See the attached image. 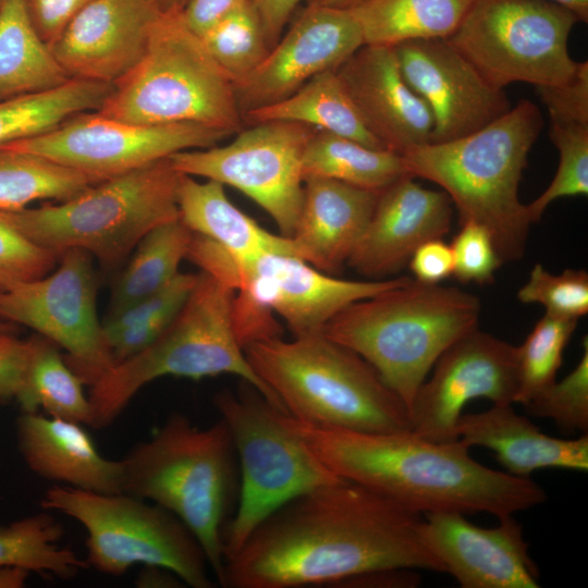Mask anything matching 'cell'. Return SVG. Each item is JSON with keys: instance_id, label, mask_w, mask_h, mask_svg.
Returning <instances> with one entry per match:
<instances>
[{"instance_id": "cell-1", "label": "cell", "mask_w": 588, "mask_h": 588, "mask_svg": "<svg viewBox=\"0 0 588 588\" xmlns=\"http://www.w3.org/2000/svg\"><path fill=\"white\" fill-rule=\"evenodd\" d=\"M420 518L383 495L342 479L275 510L223 563L226 588L338 586L384 568L444 573L419 532Z\"/></svg>"}, {"instance_id": "cell-2", "label": "cell", "mask_w": 588, "mask_h": 588, "mask_svg": "<svg viewBox=\"0 0 588 588\" xmlns=\"http://www.w3.org/2000/svg\"><path fill=\"white\" fill-rule=\"evenodd\" d=\"M280 416L336 476L416 514L487 512L499 518L547 499L529 477L478 463L461 439L436 442L412 430L360 432L309 425L286 413Z\"/></svg>"}, {"instance_id": "cell-3", "label": "cell", "mask_w": 588, "mask_h": 588, "mask_svg": "<svg viewBox=\"0 0 588 588\" xmlns=\"http://www.w3.org/2000/svg\"><path fill=\"white\" fill-rule=\"evenodd\" d=\"M542 126L538 106L522 99L474 133L415 145L401 155L411 175L443 189L461 224L473 221L486 228L501 261H515L524 255L532 223L518 185Z\"/></svg>"}, {"instance_id": "cell-4", "label": "cell", "mask_w": 588, "mask_h": 588, "mask_svg": "<svg viewBox=\"0 0 588 588\" xmlns=\"http://www.w3.org/2000/svg\"><path fill=\"white\" fill-rule=\"evenodd\" d=\"M124 493L148 500L181 519L199 541L209 566L221 575L222 534L240 495V466L226 424L195 426L174 413L122 460Z\"/></svg>"}, {"instance_id": "cell-5", "label": "cell", "mask_w": 588, "mask_h": 588, "mask_svg": "<svg viewBox=\"0 0 588 588\" xmlns=\"http://www.w3.org/2000/svg\"><path fill=\"white\" fill-rule=\"evenodd\" d=\"M244 353L285 412L301 421L360 432L411 430L406 405L377 370L323 333L264 339Z\"/></svg>"}, {"instance_id": "cell-6", "label": "cell", "mask_w": 588, "mask_h": 588, "mask_svg": "<svg viewBox=\"0 0 588 588\" xmlns=\"http://www.w3.org/2000/svg\"><path fill=\"white\" fill-rule=\"evenodd\" d=\"M480 301L458 287L409 279L340 311L322 333L367 360L403 401L414 396L440 355L478 328Z\"/></svg>"}, {"instance_id": "cell-7", "label": "cell", "mask_w": 588, "mask_h": 588, "mask_svg": "<svg viewBox=\"0 0 588 588\" xmlns=\"http://www.w3.org/2000/svg\"><path fill=\"white\" fill-rule=\"evenodd\" d=\"M235 294L228 282L200 270L189 295L163 332L140 353L112 366L90 387L88 426L108 427L144 385L166 376L199 380L234 375L285 412L245 356L235 326Z\"/></svg>"}, {"instance_id": "cell-8", "label": "cell", "mask_w": 588, "mask_h": 588, "mask_svg": "<svg viewBox=\"0 0 588 588\" xmlns=\"http://www.w3.org/2000/svg\"><path fill=\"white\" fill-rule=\"evenodd\" d=\"M96 111L133 124L194 123L229 134L244 123L234 81L186 25L182 10L160 14L144 56Z\"/></svg>"}, {"instance_id": "cell-9", "label": "cell", "mask_w": 588, "mask_h": 588, "mask_svg": "<svg viewBox=\"0 0 588 588\" xmlns=\"http://www.w3.org/2000/svg\"><path fill=\"white\" fill-rule=\"evenodd\" d=\"M181 177L164 158L98 182L58 205L0 210V219L46 249L61 255L79 248L105 266H115L150 230L180 217Z\"/></svg>"}, {"instance_id": "cell-10", "label": "cell", "mask_w": 588, "mask_h": 588, "mask_svg": "<svg viewBox=\"0 0 588 588\" xmlns=\"http://www.w3.org/2000/svg\"><path fill=\"white\" fill-rule=\"evenodd\" d=\"M213 403L231 432L241 478L237 505L222 534L225 561L283 504L342 478L309 451L283 424L282 411L250 383L241 380L235 392H218Z\"/></svg>"}, {"instance_id": "cell-11", "label": "cell", "mask_w": 588, "mask_h": 588, "mask_svg": "<svg viewBox=\"0 0 588 588\" xmlns=\"http://www.w3.org/2000/svg\"><path fill=\"white\" fill-rule=\"evenodd\" d=\"M41 507L62 513L86 530V562L107 575L121 576L132 566L163 567L193 588L217 585L197 538L166 509L127 493H98L56 485Z\"/></svg>"}, {"instance_id": "cell-12", "label": "cell", "mask_w": 588, "mask_h": 588, "mask_svg": "<svg viewBox=\"0 0 588 588\" xmlns=\"http://www.w3.org/2000/svg\"><path fill=\"white\" fill-rule=\"evenodd\" d=\"M577 22L550 0H473L446 40L493 87L553 86L568 82L578 68L568 52Z\"/></svg>"}, {"instance_id": "cell-13", "label": "cell", "mask_w": 588, "mask_h": 588, "mask_svg": "<svg viewBox=\"0 0 588 588\" xmlns=\"http://www.w3.org/2000/svg\"><path fill=\"white\" fill-rule=\"evenodd\" d=\"M316 128L269 121L240 130L228 145L168 158L176 171L232 186L261 207L281 235L292 237L304 197L303 154Z\"/></svg>"}, {"instance_id": "cell-14", "label": "cell", "mask_w": 588, "mask_h": 588, "mask_svg": "<svg viewBox=\"0 0 588 588\" xmlns=\"http://www.w3.org/2000/svg\"><path fill=\"white\" fill-rule=\"evenodd\" d=\"M59 260L52 274L0 289V319L66 350V364L91 387L114 365L97 316L98 278L86 250L66 249Z\"/></svg>"}, {"instance_id": "cell-15", "label": "cell", "mask_w": 588, "mask_h": 588, "mask_svg": "<svg viewBox=\"0 0 588 588\" xmlns=\"http://www.w3.org/2000/svg\"><path fill=\"white\" fill-rule=\"evenodd\" d=\"M228 135L194 123L143 125L84 111L0 149L42 156L101 182L179 151L216 146Z\"/></svg>"}, {"instance_id": "cell-16", "label": "cell", "mask_w": 588, "mask_h": 588, "mask_svg": "<svg viewBox=\"0 0 588 588\" xmlns=\"http://www.w3.org/2000/svg\"><path fill=\"white\" fill-rule=\"evenodd\" d=\"M417 390L409 407L411 430L436 442L457 440L464 406L485 397L514 404L518 389V348L478 328L450 345Z\"/></svg>"}, {"instance_id": "cell-17", "label": "cell", "mask_w": 588, "mask_h": 588, "mask_svg": "<svg viewBox=\"0 0 588 588\" xmlns=\"http://www.w3.org/2000/svg\"><path fill=\"white\" fill-rule=\"evenodd\" d=\"M232 265L236 294L281 317L293 338L322 333L340 311L360 299L399 286L411 277L345 280L299 257L267 253L243 266Z\"/></svg>"}, {"instance_id": "cell-18", "label": "cell", "mask_w": 588, "mask_h": 588, "mask_svg": "<svg viewBox=\"0 0 588 588\" xmlns=\"http://www.w3.org/2000/svg\"><path fill=\"white\" fill-rule=\"evenodd\" d=\"M393 47L403 77L431 113L429 143L466 136L512 108L504 89L487 83L446 39H415Z\"/></svg>"}, {"instance_id": "cell-19", "label": "cell", "mask_w": 588, "mask_h": 588, "mask_svg": "<svg viewBox=\"0 0 588 588\" xmlns=\"http://www.w3.org/2000/svg\"><path fill=\"white\" fill-rule=\"evenodd\" d=\"M363 45L350 10L307 4L258 66L235 84L242 115L289 97L317 74L336 70Z\"/></svg>"}, {"instance_id": "cell-20", "label": "cell", "mask_w": 588, "mask_h": 588, "mask_svg": "<svg viewBox=\"0 0 588 588\" xmlns=\"http://www.w3.org/2000/svg\"><path fill=\"white\" fill-rule=\"evenodd\" d=\"M483 528L457 511L426 513L419 532L427 549L462 588H538L522 525L506 515Z\"/></svg>"}, {"instance_id": "cell-21", "label": "cell", "mask_w": 588, "mask_h": 588, "mask_svg": "<svg viewBox=\"0 0 588 588\" xmlns=\"http://www.w3.org/2000/svg\"><path fill=\"white\" fill-rule=\"evenodd\" d=\"M156 0H91L49 46L71 78L113 84L144 56Z\"/></svg>"}, {"instance_id": "cell-22", "label": "cell", "mask_w": 588, "mask_h": 588, "mask_svg": "<svg viewBox=\"0 0 588 588\" xmlns=\"http://www.w3.org/2000/svg\"><path fill=\"white\" fill-rule=\"evenodd\" d=\"M404 176L380 191L369 222L347 264L373 280L397 273L422 243L451 229L452 201L443 191Z\"/></svg>"}, {"instance_id": "cell-23", "label": "cell", "mask_w": 588, "mask_h": 588, "mask_svg": "<svg viewBox=\"0 0 588 588\" xmlns=\"http://www.w3.org/2000/svg\"><path fill=\"white\" fill-rule=\"evenodd\" d=\"M369 131L391 151L429 143L433 122L402 75L393 46L363 45L336 70Z\"/></svg>"}, {"instance_id": "cell-24", "label": "cell", "mask_w": 588, "mask_h": 588, "mask_svg": "<svg viewBox=\"0 0 588 588\" xmlns=\"http://www.w3.org/2000/svg\"><path fill=\"white\" fill-rule=\"evenodd\" d=\"M16 438L25 464L41 478L98 493L124 492L122 461L102 456L82 424L23 412Z\"/></svg>"}, {"instance_id": "cell-25", "label": "cell", "mask_w": 588, "mask_h": 588, "mask_svg": "<svg viewBox=\"0 0 588 588\" xmlns=\"http://www.w3.org/2000/svg\"><path fill=\"white\" fill-rule=\"evenodd\" d=\"M380 191L320 176L304 179V197L292 241L298 257L336 274L364 233Z\"/></svg>"}, {"instance_id": "cell-26", "label": "cell", "mask_w": 588, "mask_h": 588, "mask_svg": "<svg viewBox=\"0 0 588 588\" xmlns=\"http://www.w3.org/2000/svg\"><path fill=\"white\" fill-rule=\"evenodd\" d=\"M457 438L468 446L494 452L507 474L529 477L542 468L588 469V436L560 439L543 433L530 419L517 414L512 404L462 414L456 424Z\"/></svg>"}, {"instance_id": "cell-27", "label": "cell", "mask_w": 588, "mask_h": 588, "mask_svg": "<svg viewBox=\"0 0 588 588\" xmlns=\"http://www.w3.org/2000/svg\"><path fill=\"white\" fill-rule=\"evenodd\" d=\"M177 207L182 222L224 249L234 266L246 265L267 253L298 257L292 238L259 225L231 203L224 185L217 181L199 182L182 174Z\"/></svg>"}, {"instance_id": "cell-28", "label": "cell", "mask_w": 588, "mask_h": 588, "mask_svg": "<svg viewBox=\"0 0 588 588\" xmlns=\"http://www.w3.org/2000/svg\"><path fill=\"white\" fill-rule=\"evenodd\" d=\"M242 118L248 125L269 121L296 122L371 148L387 149L367 127L335 70L317 74L289 97L246 111Z\"/></svg>"}, {"instance_id": "cell-29", "label": "cell", "mask_w": 588, "mask_h": 588, "mask_svg": "<svg viewBox=\"0 0 588 588\" xmlns=\"http://www.w3.org/2000/svg\"><path fill=\"white\" fill-rule=\"evenodd\" d=\"M70 79L35 29L24 0H2L0 101L54 89Z\"/></svg>"}, {"instance_id": "cell-30", "label": "cell", "mask_w": 588, "mask_h": 588, "mask_svg": "<svg viewBox=\"0 0 588 588\" xmlns=\"http://www.w3.org/2000/svg\"><path fill=\"white\" fill-rule=\"evenodd\" d=\"M473 0H364L350 9L364 45L396 46L415 39L449 38Z\"/></svg>"}, {"instance_id": "cell-31", "label": "cell", "mask_w": 588, "mask_h": 588, "mask_svg": "<svg viewBox=\"0 0 588 588\" xmlns=\"http://www.w3.org/2000/svg\"><path fill=\"white\" fill-rule=\"evenodd\" d=\"M303 175L304 179L320 176L382 191L411 173L397 152L371 148L351 138L316 130L304 149Z\"/></svg>"}, {"instance_id": "cell-32", "label": "cell", "mask_w": 588, "mask_h": 588, "mask_svg": "<svg viewBox=\"0 0 588 588\" xmlns=\"http://www.w3.org/2000/svg\"><path fill=\"white\" fill-rule=\"evenodd\" d=\"M194 233L180 217L150 230L117 280L106 318H111L137 301L159 291L180 271Z\"/></svg>"}, {"instance_id": "cell-33", "label": "cell", "mask_w": 588, "mask_h": 588, "mask_svg": "<svg viewBox=\"0 0 588 588\" xmlns=\"http://www.w3.org/2000/svg\"><path fill=\"white\" fill-rule=\"evenodd\" d=\"M112 84L75 79L0 101V147L47 132L69 117L100 108Z\"/></svg>"}, {"instance_id": "cell-34", "label": "cell", "mask_w": 588, "mask_h": 588, "mask_svg": "<svg viewBox=\"0 0 588 588\" xmlns=\"http://www.w3.org/2000/svg\"><path fill=\"white\" fill-rule=\"evenodd\" d=\"M98 183L32 152L0 149V210L19 211L41 199L65 201Z\"/></svg>"}, {"instance_id": "cell-35", "label": "cell", "mask_w": 588, "mask_h": 588, "mask_svg": "<svg viewBox=\"0 0 588 588\" xmlns=\"http://www.w3.org/2000/svg\"><path fill=\"white\" fill-rule=\"evenodd\" d=\"M62 525L48 513L35 514L0 527V568L15 567L69 579L88 566L74 551L63 548Z\"/></svg>"}, {"instance_id": "cell-36", "label": "cell", "mask_w": 588, "mask_h": 588, "mask_svg": "<svg viewBox=\"0 0 588 588\" xmlns=\"http://www.w3.org/2000/svg\"><path fill=\"white\" fill-rule=\"evenodd\" d=\"M35 347L27 382L16 400L25 413L39 408L49 416L89 425L91 408L83 381L61 356L58 345L34 336Z\"/></svg>"}, {"instance_id": "cell-37", "label": "cell", "mask_w": 588, "mask_h": 588, "mask_svg": "<svg viewBox=\"0 0 588 588\" xmlns=\"http://www.w3.org/2000/svg\"><path fill=\"white\" fill-rule=\"evenodd\" d=\"M200 39L234 84L253 72L270 50L252 0L225 14Z\"/></svg>"}, {"instance_id": "cell-38", "label": "cell", "mask_w": 588, "mask_h": 588, "mask_svg": "<svg viewBox=\"0 0 588 588\" xmlns=\"http://www.w3.org/2000/svg\"><path fill=\"white\" fill-rule=\"evenodd\" d=\"M577 326V319L549 314L537 321L518 348V389L515 403L526 405L555 381L564 350Z\"/></svg>"}, {"instance_id": "cell-39", "label": "cell", "mask_w": 588, "mask_h": 588, "mask_svg": "<svg viewBox=\"0 0 588 588\" xmlns=\"http://www.w3.org/2000/svg\"><path fill=\"white\" fill-rule=\"evenodd\" d=\"M549 137L559 151V166L546 191L526 205L532 223L555 199L588 194V124L550 120Z\"/></svg>"}, {"instance_id": "cell-40", "label": "cell", "mask_w": 588, "mask_h": 588, "mask_svg": "<svg viewBox=\"0 0 588 588\" xmlns=\"http://www.w3.org/2000/svg\"><path fill=\"white\" fill-rule=\"evenodd\" d=\"M576 367L561 381H554L526 405L534 416L552 419L567 433L588 430V340Z\"/></svg>"}, {"instance_id": "cell-41", "label": "cell", "mask_w": 588, "mask_h": 588, "mask_svg": "<svg viewBox=\"0 0 588 588\" xmlns=\"http://www.w3.org/2000/svg\"><path fill=\"white\" fill-rule=\"evenodd\" d=\"M517 297L524 304L542 305L551 316L578 320L588 313V273L584 269H565L553 274L537 264Z\"/></svg>"}, {"instance_id": "cell-42", "label": "cell", "mask_w": 588, "mask_h": 588, "mask_svg": "<svg viewBox=\"0 0 588 588\" xmlns=\"http://www.w3.org/2000/svg\"><path fill=\"white\" fill-rule=\"evenodd\" d=\"M60 254L27 240L0 219V289L47 275Z\"/></svg>"}, {"instance_id": "cell-43", "label": "cell", "mask_w": 588, "mask_h": 588, "mask_svg": "<svg viewBox=\"0 0 588 588\" xmlns=\"http://www.w3.org/2000/svg\"><path fill=\"white\" fill-rule=\"evenodd\" d=\"M450 247L453 275L463 283H490L503 264L488 230L473 221L461 224Z\"/></svg>"}, {"instance_id": "cell-44", "label": "cell", "mask_w": 588, "mask_h": 588, "mask_svg": "<svg viewBox=\"0 0 588 588\" xmlns=\"http://www.w3.org/2000/svg\"><path fill=\"white\" fill-rule=\"evenodd\" d=\"M197 280V273L179 272L159 291L130 305L102 322L103 331H114L162 316L175 315Z\"/></svg>"}, {"instance_id": "cell-45", "label": "cell", "mask_w": 588, "mask_h": 588, "mask_svg": "<svg viewBox=\"0 0 588 588\" xmlns=\"http://www.w3.org/2000/svg\"><path fill=\"white\" fill-rule=\"evenodd\" d=\"M550 120L588 124V62H579L566 83L536 87Z\"/></svg>"}, {"instance_id": "cell-46", "label": "cell", "mask_w": 588, "mask_h": 588, "mask_svg": "<svg viewBox=\"0 0 588 588\" xmlns=\"http://www.w3.org/2000/svg\"><path fill=\"white\" fill-rule=\"evenodd\" d=\"M35 347V338L21 340L0 332V405L17 400L25 389Z\"/></svg>"}, {"instance_id": "cell-47", "label": "cell", "mask_w": 588, "mask_h": 588, "mask_svg": "<svg viewBox=\"0 0 588 588\" xmlns=\"http://www.w3.org/2000/svg\"><path fill=\"white\" fill-rule=\"evenodd\" d=\"M91 0H24L29 19L48 47Z\"/></svg>"}, {"instance_id": "cell-48", "label": "cell", "mask_w": 588, "mask_h": 588, "mask_svg": "<svg viewBox=\"0 0 588 588\" xmlns=\"http://www.w3.org/2000/svg\"><path fill=\"white\" fill-rule=\"evenodd\" d=\"M414 280L437 284L453 275V255L442 238L429 240L419 245L407 264Z\"/></svg>"}, {"instance_id": "cell-49", "label": "cell", "mask_w": 588, "mask_h": 588, "mask_svg": "<svg viewBox=\"0 0 588 588\" xmlns=\"http://www.w3.org/2000/svg\"><path fill=\"white\" fill-rule=\"evenodd\" d=\"M247 0H187L182 15L192 32L205 34L220 19Z\"/></svg>"}, {"instance_id": "cell-50", "label": "cell", "mask_w": 588, "mask_h": 588, "mask_svg": "<svg viewBox=\"0 0 588 588\" xmlns=\"http://www.w3.org/2000/svg\"><path fill=\"white\" fill-rule=\"evenodd\" d=\"M261 21L264 34L271 49L281 38L283 29L301 0H252Z\"/></svg>"}, {"instance_id": "cell-51", "label": "cell", "mask_w": 588, "mask_h": 588, "mask_svg": "<svg viewBox=\"0 0 588 588\" xmlns=\"http://www.w3.org/2000/svg\"><path fill=\"white\" fill-rule=\"evenodd\" d=\"M419 583V576L409 568H384L348 578L336 587L412 588L417 587Z\"/></svg>"}, {"instance_id": "cell-52", "label": "cell", "mask_w": 588, "mask_h": 588, "mask_svg": "<svg viewBox=\"0 0 588 588\" xmlns=\"http://www.w3.org/2000/svg\"><path fill=\"white\" fill-rule=\"evenodd\" d=\"M180 580L174 573L167 568L146 566V569L139 575L137 585L142 587H176Z\"/></svg>"}, {"instance_id": "cell-53", "label": "cell", "mask_w": 588, "mask_h": 588, "mask_svg": "<svg viewBox=\"0 0 588 588\" xmlns=\"http://www.w3.org/2000/svg\"><path fill=\"white\" fill-rule=\"evenodd\" d=\"M571 10L579 22H588V0H550Z\"/></svg>"}, {"instance_id": "cell-54", "label": "cell", "mask_w": 588, "mask_h": 588, "mask_svg": "<svg viewBox=\"0 0 588 588\" xmlns=\"http://www.w3.org/2000/svg\"><path fill=\"white\" fill-rule=\"evenodd\" d=\"M364 0H306L307 4H317L336 9L350 10Z\"/></svg>"}, {"instance_id": "cell-55", "label": "cell", "mask_w": 588, "mask_h": 588, "mask_svg": "<svg viewBox=\"0 0 588 588\" xmlns=\"http://www.w3.org/2000/svg\"><path fill=\"white\" fill-rule=\"evenodd\" d=\"M187 0H156L162 12L182 10Z\"/></svg>"}, {"instance_id": "cell-56", "label": "cell", "mask_w": 588, "mask_h": 588, "mask_svg": "<svg viewBox=\"0 0 588 588\" xmlns=\"http://www.w3.org/2000/svg\"><path fill=\"white\" fill-rule=\"evenodd\" d=\"M16 326L12 322L2 321L0 319V332L2 333H14L16 330Z\"/></svg>"}, {"instance_id": "cell-57", "label": "cell", "mask_w": 588, "mask_h": 588, "mask_svg": "<svg viewBox=\"0 0 588 588\" xmlns=\"http://www.w3.org/2000/svg\"><path fill=\"white\" fill-rule=\"evenodd\" d=\"M2 0H0V4H1Z\"/></svg>"}]
</instances>
